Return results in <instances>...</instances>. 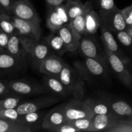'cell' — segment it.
I'll return each mask as SVG.
<instances>
[{
	"label": "cell",
	"mask_w": 132,
	"mask_h": 132,
	"mask_svg": "<svg viewBox=\"0 0 132 132\" xmlns=\"http://www.w3.org/2000/svg\"><path fill=\"white\" fill-rule=\"evenodd\" d=\"M58 77L64 84L72 98L80 100L83 99L86 84L85 80L76 69L65 64Z\"/></svg>",
	"instance_id": "obj_1"
},
{
	"label": "cell",
	"mask_w": 132,
	"mask_h": 132,
	"mask_svg": "<svg viewBox=\"0 0 132 132\" xmlns=\"http://www.w3.org/2000/svg\"><path fill=\"white\" fill-rule=\"evenodd\" d=\"M108 61L90 57H85L83 61L74 63L75 69L85 81H88L106 76L108 72Z\"/></svg>",
	"instance_id": "obj_2"
},
{
	"label": "cell",
	"mask_w": 132,
	"mask_h": 132,
	"mask_svg": "<svg viewBox=\"0 0 132 132\" xmlns=\"http://www.w3.org/2000/svg\"><path fill=\"white\" fill-rule=\"evenodd\" d=\"M94 100L92 99L80 100L73 98L68 103L63 104L67 121H72L79 119L94 117L95 116L92 110Z\"/></svg>",
	"instance_id": "obj_3"
},
{
	"label": "cell",
	"mask_w": 132,
	"mask_h": 132,
	"mask_svg": "<svg viewBox=\"0 0 132 132\" xmlns=\"http://www.w3.org/2000/svg\"><path fill=\"white\" fill-rule=\"evenodd\" d=\"M104 47L108 66L117 76L121 83L128 88H132V75L126 66V63L117 55Z\"/></svg>",
	"instance_id": "obj_4"
},
{
	"label": "cell",
	"mask_w": 132,
	"mask_h": 132,
	"mask_svg": "<svg viewBox=\"0 0 132 132\" xmlns=\"http://www.w3.org/2000/svg\"><path fill=\"white\" fill-rule=\"evenodd\" d=\"M15 28V33L32 43L38 42L41 39V28L40 23L28 21L11 15Z\"/></svg>",
	"instance_id": "obj_5"
},
{
	"label": "cell",
	"mask_w": 132,
	"mask_h": 132,
	"mask_svg": "<svg viewBox=\"0 0 132 132\" xmlns=\"http://www.w3.org/2000/svg\"><path fill=\"white\" fill-rule=\"evenodd\" d=\"M61 97L55 95L41 97L32 100L21 102L16 110L20 115H24L30 112H37L44 108H48L55 103L61 101Z\"/></svg>",
	"instance_id": "obj_6"
},
{
	"label": "cell",
	"mask_w": 132,
	"mask_h": 132,
	"mask_svg": "<svg viewBox=\"0 0 132 132\" xmlns=\"http://www.w3.org/2000/svg\"><path fill=\"white\" fill-rule=\"evenodd\" d=\"M34 44L15 33L10 35L6 52L21 60H25L26 58L30 57Z\"/></svg>",
	"instance_id": "obj_7"
},
{
	"label": "cell",
	"mask_w": 132,
	"mask_h": 132,
	"mask_svg": "<svg viewBox=\"0 0 132 132\" xmlns=\"http://www.w3.org/2000/svg\"><path fill=\"white\" fill-rule=\"evenodd\" d=\"M99 14L101 19V24L107 27L110 30L117 32L125 30L127 28L122 10L117 7L109 11L99 10Z\"/></svg>",
	"instance_id": "obj_8"
},
{
	"label": "cell",
	"mask_w": 132,
	"mask_h": 132,
	"mask_svg": "<svg viewBox=\"0 0 132 132\" xmlns=\"http://www.w3.org/2000/svg\"><path fill=\"white\" fill-rule=\"evenodd\" d=\"M9 86L10 94L19 97L34 96L46 92L44 86L21 80L10 81Z\"/></svg>",
	"instance_id": "obj_9"
},
{
	"label": "cell",
	"mask_w": 132,
	"mask_h": 132,
	"mask_svg": "<svg viewBox=\"0 0 132 132\" xmlns=\"http://www.w3.org/2000/svg\"><path fill=\"white\" fill-rule=\"evenodd\" d=\"M11 14L23 20L41 23V19L30 0L15 1L12 7Z\"/></svg>",
	"instance_id": "obj_10"
},
{
	"label": "cell",
	"mask_w": 132,
	"mask_h": 132,
	"mask_svg": "<svg viewBox=\"0 0 132 132\" xmlns=\"http://www.w3.org/2000/svg\"><path fill=\"white\" fill-rule=\"evenodd\" d=\"M80 52L85 57L94 58L99 60L107 61L105 52L103 53L97 41L91 34H84L80 41Z\"/></svg>",
	"instance_id": "obj_11"
},
{
	"label": "cell",
	"mask_w": 132,
	"mask_h": 132,
	"mask_svg": "<svg viewBox=\"0 0 132 132\" xmlns=\"http://www.w3.org/2000/svg\"><path fill=\"white\" fill-rule=\"evenodd\" d=\"M67 121L64 116L63 105L57 106L49 111L44 116L42 121V128L55 132L58 127Z\"/></svg>",
	"instance_id": "obj_12"
},
{
	"label": "cell",
	"mask_w": 132,
	"mask_h": 132,
	"mask_svg": "<svg viewBox=\"0 0 132 132\" xmlns=\"http://www.w3.org/2000/svg\"><path fill=\"white\" fill-rule=\"evenodd\" d=\"M65 64L60 57L52 54L42 62L38 70L45 76L59 77Z\"/></svg>",
	"instance_id": "obj_13"
},
{
	"label": "cell",
	"mask_w": 132,
	"mask_h": 132,
	"mask_svg": "<svg viewBox=\"0 0 132 132\" xmlns=\"http://www.w3.org/2000/svg\"><path fill=\"white\" fill-rule=\"evenodd\" d=\"M100 28L101 38L102 43H103V46H105L109 51L117 54L126 64L128 63L129 59H128L126 55H124V54L120 49L118 43L112 34V30L102 24H101Z\"/></svg>",
	"instance_id": "obj_14"
},
{
	"label": "cell",
	"mask_w": 132,
	"mask_h": 132,
	"mask_svg": "<svg viewBox=\"0 0 132 132\" xmlns=\"http://www.w3.org/2000/svg\"><path fill=\"white\" fill-rule=\"evenodd\" d=\"M43 86L46 92L61 98L70 96L67 88L58 77L45 76L43 77Z\"/></svg>",
	"instance_id": "obj_15"
},
{
	"label": "cell",
	"mask_w": 132,
	"mask_h": 132,
	"mask_svg": "<svg viewBox=\"0 0 132 132\" xmlns=\"http://www.w3.org/2000/svg\"><path fill=\"white\" fill-rule=\"evenodd\" d=\"M58 33L63 39L68 52H74L78 50L82 37L75 33L68 23L62 27Z\"/></svg>",
	"instance_id": "obj_16"
},
{
	"label": "cell",
	"mask_w": 132,
	"mask_h": 132,
	"mask_svg": "<svg viewBox=\"0 0 132 132\" xmlns=\"http://www.w3.org/2000/svg\"><path fill=\"white\" fill-rule=\"evenodd\" d=\"M50 48L46 42H38L34 44L31 49L30 59L32 66L35 68L38 69L42 62L52 54L50 53Z\"/></svg>",
	"instance_id": "obj_17"
},
{
	"label": "cell",
	"mask_w": 132,
	"mask_h": 132,
	"mask_svg": "<svg viewBox=\"0 0 132 132\" xmlns=\"http://www.w3.org/2000/svg\"><path fill=\"white\" fill-rule=\"evenodd\" d=\"M64 5L70 21L93 9V5L88 0L85 3L81 0H67Z\"/></svg>",
	"instance_id": "obj_18"
},
{
	"label": "cell",
	"mask_w": 132,
	"mask_h": 132,
	"mask_svg": "<svg viewBox=\"0 0 132 132\" xmlns=\"http://www.w3.org/2000/svg\"><path fill=\"white\" fill-rule=\"evenodd\" d=\"M120 120L114 115H95L93 117V131H108Z\"/></svg>",
	"instance_id": "obj_19"
},
{
	"label": "cell",
	"mask_w": 132,
	"mask_h": 132,
	"mask_svg": "<svg viewBox=\"0 0 132 132\" xmlns=\"http://www.w3.org/2000/svg\"><path fill=\"white\" fill-rule=\"evenodd\" d=\"M112 113L122 120H130L132 119V106L122 100L112 101L110 103Z\"/></svg>",
	"instance_id": "obj_20"
},
{
	"label": "cell",
	"mask_w": 132,
	"mask_h": 132,
	"mask_svg": "<svg viewBox=\"0 0 132 132\" xmlns=\"http://www.w3.org/2000/svg\"><path fill=\"white\" fill-rule=\"evenodd\" d=\"M46 113L43 111L30 112L21 115V124L29 128L32 131L42 128V121Z\"/></svg>",
	"instance_id": "obj_21"
},
{
	"label": "cell",
	"mask_w": 132,
	"mask_h": 132,
	"mask_svg": "<svg viewBox=\"0 0 132 132\" xmlns=\"http://www.w3.org/2000/svg\"><path fill=\"white\" fill-rule=\"evenodd\" d=\"M45 41L52 50L59 55H64L68 52L63 39L58 32H52L45 38Z\"/></svg>",
	"instance_id": "obj_22"
},
{
	"label": "cell",
	"mask_w": 132,
	"mask_h": 132,
	"mask_svg": "<svg viewBox=\"0 0 132 132\" xmlns=\"http://www.w3.org/2000/svg\"><path fill=\"white\" fill-rule=\"evenodd\" d=\"M23 60L11 55L7 52L0 54V70L9 71L14 70L21 65Z\"/></svg>",
	"instance_id": "obj_23"
},
{
	"label": "cell",
	"mask_w": 132,
	"mask_h": 132,
	"mask_svg": "<svg viewBox=\"0 0 132 132\" xmlns=\"http://www.w3.org/2000/svg\"><path fill=\"white\" fill-rule=\"evenodd\" d=\"M101 27V19L99 14L93 9L86 14V34L93 35L96 33Z\"/></svg>",
	"instance_id": "obj_24"
},
{
	"label": "cell",
	"mask_w": 132,
	"mask_h": 132,
	"mask_svg": "<svg viewBox=\"0 0 132 132\" xmlns=\"http://www.w3.org/2000/svg\"><path fill=\"white\" fill-rule=\"evenodd\" d=\"M64 24V20L55 8L48 10L46 18V27L51 32H58Z\"/></svg>",
	"instance_id": "obj_25"
},
{
	"label": "cell",
	"mask_w": 132,
	"mask_h": 132,
	"mask_svg": "<svg viewBox=\"0 0 132 132\" xmlns=\"http://www.w3.org/2000/svg\"><path fill=\"white\" fill-rule=\"evenodd\" d=\"M0 132H32L24 125L0 119Z\"/></svg>",
	"instance_id": "obj_26"
},
{
	"label": "cell",
	"mask_w": 132,
	"mask_h": 132,
	"mask_svg": "<svg viewBox=\"0 0 132 132\" xmlns=\"http://www.w3.org/2000/svg\"><path fill=\"white\" fill-rule=\"evenodd\" d=\"M0 30L10 36L15 32V28L11 18V14L4 12L0 13Z\"/></svg>",
	"instance_id": "obj_27"
},
{
	"label": "cell",
	"mask_w": 132,
	"mask_h": 132,
	"mask_svg": "<svg viewBox=\"0 0 132 132\" xmlns=\"http://www.w3.org/2000/svg\"><path fill=\"white\" fill-rule=\"evenodd\" d=\"M87 13V12H86ZM76 17L69 22V25L73 32L82 37L86 34V14Z\"/></svg>",
	"instance_id": "obj_28"
},
{
	"label": "cell",
	"mask_w": 132,
	"mask_h": 132,
	"mask_svg": "<svg viewBox=\"0 0 132 132\" xmlns=\"http://www.w3.org/2000/svg\"><path fill=\"white\" fill-rule=\"evenodd\" d=\"M110 101L106 100H94L92 110L94 114H113L110 106Z\"/></svg>",
	"instance_id": "obj_29"
},
{
	"label": "cell",
	"mask_w": 132,
	"mask_h": 132,
	"mask_svg": "<svg viewBox=\"0 0 132 132\" xmlns=\"http://www.w3.org/2000/svg\"><path fill=\"white\" fill-rule=\"evenodd\" d=\"M69 122L79 131H93V117L79 119Z\"/></svg>",
	"instance_id": "obj_30"
},
{
	"label": "cell",
	"mask_w": 132,
	"mask_h": 132,
	"mask_svg": "<svg viewBox=\"0 0 132 132\" xmlns=\"http://www.w3.org/2000/svg\"><path fill=\"white\" fill-rule=\"evenodd\" d=\"M21 115L18 113L16 108H11V109L0 110V119L11 121V122L21 124Z\"/></svg>",
	"instance_id": "obj_31"
},
{
	"label": "cell",
	"mask_w": 132,
	"mask_h": 132,
	"mask_svg": "<svg viewBox=\"0 0 132 132\" xmlns=\"http://www.w3.org/2000/svg\"><path fill=\"white\" fill-rule=\"evenodd\" d=\"M21 102V99L19 96H10L0 100V110H1L16 108Z\"/></svg>",
	"instance_id": "obj_32"
},
{
	"label": "cell",
	"mask_w": 132,
	"mask_h": 132,
	"mask_svg": "<svg viewBox=\"0 0 132 132\" xmlns=\"http://www.w3.org/2000/svg\"><path fill=\"white\" fill-rule=\"evenodd\" d=\"M107 132H132V125L120 119Z\"/></svg>",
	"instance_id": "obj_33"
},
{
	"label": "cell",
	"mask_w": 132,
	"mask_h": 132,
	"mask_svg": "<svg viewBox=\"0 0 132 132\" xmlns=\"http://www.w3.org/2000/svg\"><path fill=\"white\" fill-rule=\"evenodd\" d=\"M117 39L125 46H130L132 45V37L127 31L122 30L117 32Z\"/></svg>",
	"instance_id": "obj_34"
},
{
	"label": "cell",
	"mask_w": 132,
	"mask_h": 132,
	"mask_svg": "<svg viewBox=\"0 0 132 132\" xmlns=\"http://www.w3.org/2000/svg\"><path fill=\"white\" fill-rule=\"evenodd\" d=\"M99 6L101 11H109L117 7L114 0H99Z\"/></svg>",
	"instance_id": "obj_35"
},
{
	"label": "cell",
	"mask_w": 132,
	"mask_h": 132,
	"mask_svg": "<svg viewBox=\"0 0 132 132\" xmlns=\"http://www.w3.org/2000/svg\"><path fill=\"white\" fill-rule=\"evenodd\" d=\"M55 132H80L70 122L67 121L55 130Z\"/></svg>",
	"instance_id": "obj_36"
},
{
	"label": "cell",
	"mask_w": 132,
	"mask_h": 132,
	"mask_svg": "<svg viewBox=\"0 0 132 132\" xmlns=\"http://www.w3.org/2000/svg\"><path fill=\"white\" fill-rule=\"evenodd\" d=\"M121 10L127 27L132 26V5Z\"/></svg>",
	"instance_id": "obj_37"
},
{
	"label": "cell",
	"mask_w": 132,
	"mask_h": 132,
	"mask_svg": "<svg viewBox=\"0 0 132 132\" xmlns=\"http://www.w3.org/2000/svg\"><path fill=\"white\" fill-rule=\"evenodd\" d=\"M10 35L5 33L3 31L0 30V47L6 51L8 43H9Z\"/></svg>",
	"instance_id": "obj_38"
},
{
	"label": "cell",
	"mask_w": 132,
	"mask_h": 132,
	"mask_svg": "<svg viewBox=\"0 0 132 132\" xmlns=\"http://www.w3.org/2000/svg\"><path fill=\"white\" fill-rule=\"evenodd\" d=\"M67 0H45L48 10H52L57 6L61 5L66 2Z\"/></svg>",
	"instance_id": "obj_39"
},
{
	"label": "cell",
	"mask_w": 132,
	"mask_h": 132,
	"mask_svg": "<svg viewBox=\"0 0 132 132\" xmlns=\"http://www.w3.org/2000/svg\"><path fill=\"white\" fill-rule=\"evenodd\" d=\"M9 94H10L9 82L0 80V96H4Z\"/></svg>",
	"instance_id": "obj_40"
},
{
	"label": "cell",
	"mask_w": 132,
	"mask_h": 132,
	"mask_svg": "<svg viewBox=\"0 0 132 132\" xmlns=\"http://www.w3.org/2000/svg\"><path fill=\"white\" fill-rule=\"evenodd\" d=\"M15 1L14 0H0V3L4 8L6 12L11 14L12 7Z\"/></svg>",
	"instance_id": "obj_41"
},
{
	"label": "cell",
	"mask_w": 132,
	"mask_h": 132,
	"mask_svg": "<svg viewBox=\"0 0 132 132\" xmlns=\"http://www.w3.org/2000/svg\"><path fill=\"white\" fill-rule=\"evenodd\" d=\"M126 30L127 31L128 33L130 35V36L132 37V26H130V27H127Z\"/></svg>",
	"instance_id": "obj_42"
},
{
	"label": "cell",
	"mask_w": 132,
	"mask_h": 132,
	"mask_svg": "<svg viewBox=\"0 0 132 132\" xmlns=\"http://www.w3.org/2000/svg\"><path fill=\"white\" fill-rule=\"evenodd\" d=\"M90 2L92 3V4L94 5H96V6H99V0H88Z\"/></svg>",
	"instance_id": "obj_43"
},
{
	"label": "cell",
	"mask_w": 132,
	"mask_h": 132,
	"mask_svg": "<svg viewBox=\"0 0 132 132\" xmlns=\"http://www.w3.org/2000/svg\"><path fill=\"white\" fill-rule=\"evenodd\" d=\"M6 12L4 9V8L3 7V6L1 5V4L0 3V12Z\"/></svg>",
	"instance_id": "obj_44"
},
{
	"label": "cell",
	"mask_w": 132,
	"mask_h": 132,
	"mask_svg": "<svg viewBox=\"0 0 132 132\" xmlns=\"http://www.w3.org/2000/svg\"><path fill=\"white\" fill-rule=\"evenodd\" d=\"M6 52V51H5V50H3V49L1 48L0 47V54H1V53H3V52Z\"/></svg>",
	"instance_id": "obj_45"
},
{
	"label": "cell",
	"mask_w": 132,
	"mask_h": 132,
	"mask_svg": "<svg viewBox=\"0 0 132 132\" xmlns=\"http://www.w3.org/2000/svg\"><path fill=\"white\" fill-rule=\"evenodd\" d=\"M0 13H1V12H0Z\"/></svg>",
	"instance_id": "obj_46"
}]
</instances>
